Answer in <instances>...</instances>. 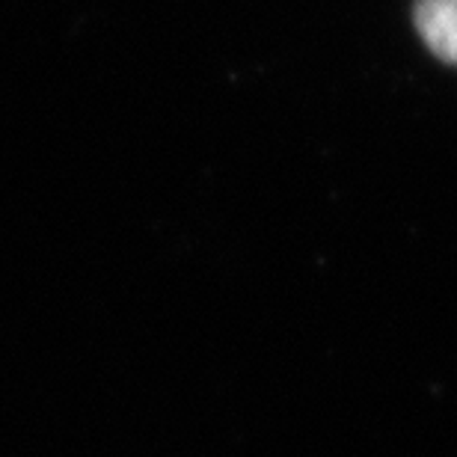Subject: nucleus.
Here are the masks:
<instances>
[{"instance_id":"obj_1","label":"nucleus","mask_w":457,"mask_h":457,"mask_svg":"<svg viewBox=\"0 0 457 457\" xmlns=\"http://www.w3.org/2000/svg\"><path fill=\"white\" fill-rule=\"evenodd\" d=\"M413 18L431 54L457 66V0H416Z\"/></svg>"}]
</instances>
